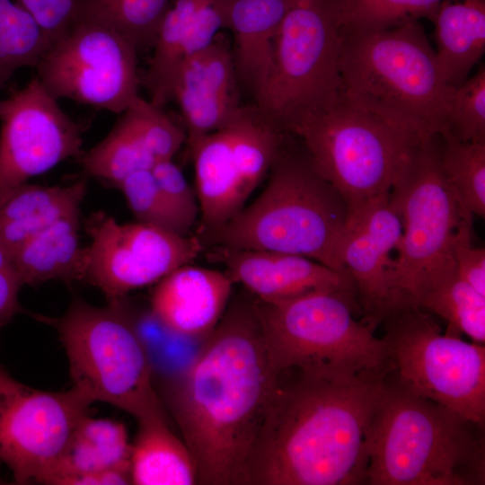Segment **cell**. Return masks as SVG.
Segmentation results:
<instances>
[{
  "label": "cell",
  "instance_id": "cell-32",
  "mask_svg": "<svg viewBox=\"0 0 485 485\" xmlns=\"http://www.w3.org/2000/svg\"><path fill=\"white\" fill-rule=\"evenodd\" d=\"M443 137V171L464 208L485 216V142H463Z\"/></svg>",
  "mask_w": 485,
  "mask_h": 485
},
{
  "label": "cell",
  "instance_id": "cell-2",
  "mask_svg": "<svg viewBox=\"0 0 485 485\" xmlns=\"http://www.w3.org/2000/svg\"><path fill=\"white\" fill-rule=\"evenodd\" d=\"M253 303L225 312L172 394L203 485H245L247 461L276 382Z\"/></svg>",
  "mask_w": 485,
  "mask_h": 485
},
{
  "label": "cell",
  "instance_id": "cell-12",
  "mask_svg": "<svg viewBox=\"0 0 485 485\" xmlns=\"http://www.w3.org/2000/svg\"><path fill=\"white\" fill-rule=\"evenodd\" d=\"M137 53L117 31L76 21L49 44L34 68L55 99L122 113L138 96Z\"/></svg>",
  "mask_w": 485,
  "mask_h": 485
},
{
  "label": "cell",
  "instance_id": "cell-41",
  "mask_svg": "<svg viewBox=\"0 0 485 485\" xmlns=\"http://www.w3.org/2000/svg\"><path fill=\"white\" fill-rule=\"evenodd\" d=\"M131 484L130 466L75 475L60 480L57 485Z\"/></svg>",
  "mask_w": 485,
  "mask_h": 485
},
{
  "label": "cell",
  "instance_id": "cell-37",
  "mask_svg": "<svg viewBox=\"0 0 485 485\" xmlns=\"http://www.w3.org/2000/svg\"><path fill=\"white\" fill-rule=\"evenodd\" d=\"M151 172L170 209L189 234L200 215L197 195L172 159L158 161Z\"/></svg>",
  "mask_w": 485,
  "mask_h": 485
},
{
  "label": "cell",
  "instance_id": "cell-33",
  "mask_svg": "<svg viewBox=\"0 0 485 485\" xmlns=\"http://www.w3.org/2000/svg\"><path fill=\"white\" fill-rule=\"evenodd\" d=\"M442 0H344L343 28L382 31L426 18L433 22Z\"/></svg>",
  "mask_w": 485,
  "mask_h": 485
},
{
  "label": "cell",
  "instance_id": "cell-38",
  "mask_svg": "<svg viewBox=\"0 0 485 485\" xmlns=\"http://www.w3.org/2000/svg\"><path fill=\"white\" fill-rule=\"evenodd\" d=\"M473 216L460 225L453 244V257L459 277L485 295V250L472 242Z\"/></svg>",
  "mask_w": 485,
  "mask_h": 485
},
{
  "label": "cell",
  "instance_id": "cell-7",
  "mask_svg": "<svg viewBox=\"0 0 485 485\" xmlns=\"http://www.w3.org/2000/svg\"><path fill=\"white\" fill-rule=\"evenodd\" d=\"M298 136L318 172L343 198L350 232L386 202L422 136L399 128L349 101L302 121Z\"/></svg>",
  "mask_w": 485,
  "mask_h": 485
},
{
  "label": "cell",
  "instance_id": "cell-24",
  "mask_svg": "<svg viewBox=\"0 0 485 485\" xmlns=\"http://www.w3.org/2000/svg\"><path fill=\"white\" fill-rule=\"evenodd\" d=\"M433 23L441 71L456 88L485 52V0H442Z\"/></svg>",
  "mask_w": 485,
  "mask_h": 485
},
{
  "label": "cell",
  "instance_id": "cell-3",
  "mask_svg": "<svg viewBox=\"0 0 485 485\" xmlns=\"http://www.w3.org/2000/svg\"><path fill=\"white\" fill-rule=\"evenodd\" d=\"M484 427L383 380L368 432L369 485L485 484Z\"/></svg>",
  "mask_w": 485,
  "mask_h": 485
},
{
  "label": "cell",
  "instance_id": "cell-27",
  "mask_svg": "<svg viewBox=\"0 0 485 485\" xmlns=\"http://www.w3.org/2000/svg\"><path fill=\"white\" fill-rule=\"evenodd\" d=\"M121 114L110 133L79 157L88 174L116 185L134 172L151 170L156 163L130 110Z\"/></svg>",
  "mask_w": 485,
  "mask_h": 485
},
{
  "label": "cell",
  "instance_id": "cell-40",
  "mask_svg": "<svg viewBox=\"0 0 485 485\" xmlns=\"http://www.w3.org/2000/svg\"><path fill=\"white\" fill-rule=\"evenodd\" d=\"M23 286L11 256L0 242V330L19 313V292Z\"/></svg>",
  "mask_w": 485,
  "mask_h": 485
},
{
  "label": "cell",
  "instance_id": "cell-22",
  "mask_svg": "<svg viewBox=\"0 0 485 485\" xmlns=\"http://www.w3.org/2000/svg\"><path fill=\"white\" fill-rule=\"evenodd\" d=\"M290 0H233L228 30L239 84L255 97L263 87L271 66L276 34Z\"/></svg>",
  "mask_w": 485,
  "mask_h": 485
},
{
  "label": "cell",
  "instance_id": "cell-30",
  "mask_svg": "<svg viewBox=\"0 0 485 485\" xmlns=\"http://www.w3.org/2000/svg\"><path fill=\"white\" fill-rule=\"evenodd\" d=\"M172 0H80L75 21L111 29L137 52L153 48L161 22Z\"/></svg>",
  "mask_w": 485,
  "mask_h": 485
},
{
  "label": "cell",
  "instance_id": "cell-11",
  "mask_svg": "<svg viewBox=\"0 0 485 485\" xmlns=\"http://www.w3.org/2000/svg\"><path fill=\"white\" fill-rule=\"evenodd\" d=\"M397 380L431 400L485 426V347L442 334L422 308L405 303L383 321Z\"/></svg>",
  "mask_w": 485,
  "mask_h": 485
},
{
  "label": "cell",
  "instance_id": "cell-15",
  "mask_svg": "<svg viewBox=\"0 0 485 485\" xmlns=\"http://www.w3.org/2000/svg\"><path fill=\"white\" fill-rule=\"evenodd\" d=\"M35 76L0 101V190L84 153L83 128Z\"/></svg>",
  "mask_w": 485,
  "mask_h": 485
},
{
  "label": "cell",
  "instance_id": "cell-28",
  "mask_svg": "<svg viewBox=\"0 0 485 485\" xmlns=\"http://www.w3.org/2000/svg\"><path fill=\"white\" fill-rule=\"evenodd\" d=\"M417 304L447 322L446 335L469 336L475 343L485 342V295L458 275L455 266L435 278Z\"/></svg>",
  "mask_w": 485,
  "mask_h": 485
},
{
  "label": "cell",
  "instance_id": "cell-31",
  "mask_svg": "<svg viewBox=\"0 0 485 485\" xmlns=\"http://www.w3.org/2000/svg\"><path fill=\"white\" fill-rule=\"evenodd\" d=\"M50 42L16 0H0V89L22 67H35Z\"/></svg>",
  "mask_w": 485,
  "mask_h": 485
},
{
  "label": "cell",
  "instance_id": "cell-42",
  "mask_svg": "<svg viewBox=\"0 0 485 485\" xmlns=\"http://www.w3.org/2000/svg\"><path fill=\"white\" fill-rule=\"evenodd\" d=\"M1 101V100H0Z\"/></svg>",
  "mask_w": 485,
  "mask_h": 485
},
{
  "label": "cell",
  "instance_id": "cell-8",
  "mask_svg": "<svg viewBox=\"0 0 485 485\" xmlns=\"http://www.w3.org/2000/svg\"><path fill=\"white\" fill-rule=\"evenodd\" d=\"M343 5L344 0H290L268 78L254 97L261 114L284 133L330 110L343 93Z\"/></svg>",
  "mask_w": 485,
  "mask_h": 485
},
{
  "label": "cell",
  "instance_id": "cell-10",
  "mask_svg": "<svg viewBox=\"0 0 485 485\" xmlns=\"http://www.w3.org/2000/svg\"><path fill=\"white\" fill-rule=\"evenodd\" d=\"M441 134L422 136L390 194L402 221L392 281L405 302H417L431 281L455 266L456 233L473 216L460 202L441 163Z\"/></svg>",
  "mask_w": 485,
  "mask_h": 485
},
{
  "label": "cell",
  "instance_id": "cell-26",
  "mask_svg": "<svg viewBox=\"0 0 485 485\" xmlns=\"http://www.w3.org/2000/svg\"><path fill=\"white\" fill-rule=\"evenodd\" d=\"M131 444L130 477L136 485L197 484L192 455L169 428L164 415L137 420Z\"/></svg>",
  "mask_w": 485,
  "mask_h": 485
},
{
  "label": "cell",
  "instance_id": "cell-18",
  "mask_svg": "<svg viewBox=\"0 0 485 485\" xmlns=\"http://www.w3.org/2000/svg\"><path fill=\"white\" fill-rule=\"evenodd\" d=\"M208 257L225 267V274L234 284H242L260 301L274 302L321 289L357 295L348 271L334 270L303 256L217 245Z\"/></svg>",
  "mask_w": 485,
  "mask_h": 485
},
{
  "label": "cell",
  "instance_id": "cell-20",
  "mask_svg": "<svg viewBox=\"0 0 485 485\" xmlns=\"http://www.w3.org/2000/svg\"><path fill=\"white\" fill-rule=\"evenodd\" d=\"M85 181L67 186L27 182L0 190V242L10 256L56 222L80 213Z\"/></svg>",
  "mask_w": 485,
  "mask_h": 485
},
{
  "label": "cell",
  "instance_id": "cell-34",
  "mask_svg": "<svg viewBox=\"0 0 485 485\" xmlns=\"http://www.w3.org/2000/svg\"><path fill=\"white\" fill-rule=\"evenodd\" d=\"M463 142H485V66L453 93L447 131L442 135Z\"/></svg>",
  "mask_w": 485,
  "mask_h": 485
},
{
  "label": "cell",
  "instance_id": "cell-19",
  "mask_svg": "<svg viewBox=\"0 0 485 485\" xmlns=\"http://www.w3.org/2000/svg\"><path fill=\"white\" fill-rule=\"evenodd\" d=\"M233 285L225 272L189 263L157 282L150 311L174 335L207 337L225 312Z\"/></svg>",
  "mask_w": 485,
  "mask_h": 485
},
{
  "label": "cell",
  "instance_id": "cell-36",
  "mask_svg": "<svg viewBox=\"0 0 485 485\" xmlns=\"http://www.w3.org/2000/svg\"><path fill=\"white\" fill-rule=\"evenodd\" d=\"M156 163L172 159L184 142L186 133L163 110L139 95L128 107Z\"/></svg>",
  "mask_w": 485,
  "mask_h": 485
},
{
  "label": "cell",
  "instance_id": "cell-21",
  "mask_svg": "<svg viewBox=\"0 0 485 485\" xmlns=\"http://www.w3.org/2000/svg\"><path fill=\"white\" fill-rule=\"evenodd\" d=\"M194 162L196 195L206 232L232 219L245 199L232 151L229 124L189 146Z\"/></svg>",
  "mask_w": 485,
  "mask_h": 485
},
{
  "label": "cell",
  "instance_id": "cell-16",
  "mask_svg": "<svg viewBox=\"0 0 485 485\" xmlns=\"http://www.w3.org/2000/svg\"><path fill=\"white\" fill-rule=\"evenodd\" d=\"M402 235V221L389 199L372 210L348 234L343 264L356 287L362 322L373 330L404 302L393 287L392 251Z\"/></svg>",
  "mask_w": 485,
  "mask_h": 485
},
{
  "label": "cell",
  "instance_id": "cell-39",
  "mask_svg": "<svg viewBox=\"0 0 485 485\" xmlns=\"http://www.w3.org/2000/svg\"><path fill=\"white\" fill-rule=\"evenodd\" d=\"M35 19L51 43L74 22L80 0H16Z\"/></svg>",
  "mask_w": 485,
  "mask_h": 485
},
{
  "label": "cell",
  "instance_id": "cell-4",
  "mask_svg": "<svg viewBox=\"0 0 485 485\" xmlns=\"http://www.w3.org/2000/svg\"><path fill=\"white\" fill-rule=\"evenodd\" d=\"M343 93L356 105L419 136L447 131L454 87L419 21L382 31L342 29Z\"/></svg>",
  "mask_w": 485,
  "mask_h": 485
},
{
  "label": "cell",
  "instance_id": "cell-1",
  "mask_svg": "<svg viewBox=\"0 0 485 485\" xmlns=\"http://www.w3.org/2000/svg\"><path fill=\"white\" fill-rule=\"evenodd\" d=\"M384 379L299 369L277 375L245 485L365 484Z\"/></svg>",
  "mask_w": 485,
  "mask_h": 485
},
{
  "label": "cell",
  "instance_id": "cell-13",
  "mask_svg": "<svg viewBox=\"0 0 485 485\" xmlns=\"http://www.w3.org/2000/svg\"><path fill=\"white\" fill-rule=\"evenodd\" d=\"M92 403L75 386L48 392L24 384L0 363V462L15 484L43 483Z\"/></svg>",
  "mask_w": 485,
  "mask_h": 485
},
{
  "label": "cell",
  "instance_id": "cell-23",
  "mask_svg": "<svg viewBox=\"0 0 485 485\" xmlns=\"http://www.w3.org/2000/svg\"><path fill=\"white\" fill-rule=\"evenodd\" d=\"M78 231L79 214L56 222L20 246L11 259L22 284L85 279L86 248L80 246Z\"/></svg>",
  "mask_w": 485,
  "mask_h": 485
},
{
  "label": "cell",
  "instance_id": "cell-5",
  "mask_svg": "<svg viewBox=\"0 0 485 485\" xmlns=\"http://www.w3.org/2000/svg\"><path fill=\"white\" fill-rule=\"evenodd\" d=\"M259 197L223 226L208 232L218 246L303 256L347 271V205L315 169L305 149H281Z\"/></svg>",
  "mask_w": 485,
  "mask_h": 485
},
{
  "label": "cell",
  "instance_id": "cell-17",
  "mask_svg": "<svg viewBox=\"0 0 485 485\" xmlns=\"http://www.w3.org/2000/svg\"><path fill=\"white\" fill-rule=\"evenodd\" d=\"M186 124L189 146L226 127L237 115L239 80L232 43L223 31L181 65L172 92Z\"/></svg>",
  "mask_w": 485,
  "mask_h": 485
},
{
  "label": "cell",
  "instance_id": "cell-35",
  "mask_svg": "<svg viewBox=\"0 0 485 485\" xmlns=\"http://www.w3.org/2000/svg\"><path fill=\"white\" fill-rule=\"evenodd\" d=\"M118 186L137 222L188 235L166 203L151 170L134 172Z\"/></svg>",
  "mask_w": 485,
  "mask_h": 485
},
{
  "label": "cell",
  "instance_id": "cell-25",
  "mask_svg": "<svg viewBox=\"0 0 485 485\" xmlns=\"http://www.w3.org/2000/svg\"><path fill=\"white\" fill-rule=\"evenodd\" d=\"M130 454L122 423L88 414L72 431L43 483L57 485L66 477L130 466Z\"/></svg>",
  "mask_w": 485,
  "mask_h": 485
},
{
  "label": "cell",
  "instance_id": "cell-9",
  "mask_svg": "<svg viewBox=\"0 0 485 485\" xmlns=\"http://www.w3.org/2000/svg\"><path fill=\"white\" fill-rule=\"evenodd\" d=\"M51 322L65 348L73 386L93 403L113 405L137 420L164 415L146 349L120 298L103 307L75 300Z\"/></svg>",
  "mask_w": 485,
  "mask_h": 485
},
{
  "label": "cell",
  "instance_id": "cell-29",
  "mask_svg": "<svg viewBox=\"0 0 485 485\" xmlns=\"http://www.w3.org/2000/svg\"><path fill=\"white\" fill-rule=\"evenodd\" d=\"M204 0H172L166 11L144 76L149 101L163 108L172 100L175 79L181 64V47L191 18Z\"/></svg>",
  "mask_w": 485,
  "mask_h": 485
},
{
  "label": "cell",
  "instance_id": "cell-6",
  "mask_svg": "<svg viewBox=\"0 0 485 485\" xmlns=\"http://www.w3.org/2000/svg\"><path fill=\"white\" fill-rule=\"evenodd\" d=\"M253 307L270 366L346 377L384 378L392 370L384 338L357 320L354 293L321 289Z\"/></svg>",
  "mask_w": 485,
  "mask_h": 485
},
{
  "label": "cell",
  "instance_id": "cell-14",
  "mask_svg": "<svg viewBox=\"0 0 485 485\" xmlns=\"http://www.w3.org/2000/svg\"><path fill=\"white\" fill-rule=\"evenodd\" d=\"M86 277L108 302L159 282L191 263L203 250L199 238L180 235L140 222L120 224L101 216L89 227Z\"/></svg>",
  "mask_w": 485,
  "mask_h": 485
}]
</instances>
